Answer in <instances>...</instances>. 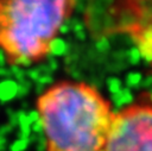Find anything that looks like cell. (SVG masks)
Segmentation results:
<instances>
[{
  "label": "cell",
  "instance_id": "cell-1",
  "mask_svg": "<svg viewBox=\"0 0 152 151\" xmlns=\"http://www.w3.org/2000/svg\"><path fill=\"white\" fill-rule=\"evenodd\" d=\"M36 111L45 151H103L115 115L97 88L71 80L39 94Z\"/></svg>",
  "mask_w": 152,
  "mask_h": 151
},
{
  "label": "cell",
  "instance_id": "cell-2",
  "mask_svg": "<svg viewBox=\"0 0 152 151\" xmlns=\"http://www.w3.org/2000/svg\"><path fill=\"white\" fill-rule=\"evenodd\" d=\"M76 0H0V51L13 67H30L51 52Z\"/></svg>",
  "mask_w": 152,
  "mask_h": 151
},
{
  "label": "cell",
  "instance_id": "cell-3",
  "mask_svg": "<svg viewBox=\"0 0 152 151\" xmlns=\"http://www.w3.org/2000/svg\"><path fill=\"white\" fill-rule=\"evenodd\" d=\"M103 151H152V96L115 111Z\"/></svg>",
  "mask_w": 152,
  "mask_h": 151
}]
</instances>
